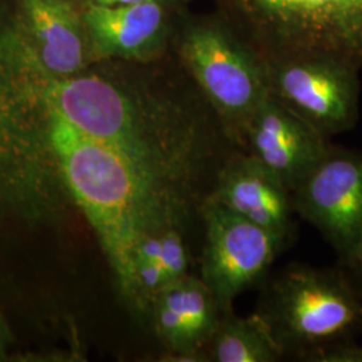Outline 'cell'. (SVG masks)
I'll return each mask as SVG.
<instances>
[{
  "mask_svg": "<svg viewBox=\"0 0 362 362\" xmlns=\"http://www.w3.org/2000/svg\"><path fill=\"white\" fill-rule=\"evenodd\" d=\"M294 211L346 260L362 238V155L330 145L291 192Z\"/></svg>",
  "mask_w": 362,
  "mask_h": 362,
  "instance_id": "8992f818",
  "label": "cell"
},
{
  "mask_svg": "<svg viewBox=\"0 0 362 362\" xmlns=\"http://www.w3.org/2000/svg\"><path fill=\"white\" fill-rule=\"evenodd\" d=\"M189 250L182 228L169 227L145 236L133 258L132 311L149 317L156 294L188 275Z\"/></svg>",
  "mask_w": 362,
  "mask_h": 362,
  "instance_id": "7c38bea8",
  "label": "cell"
},
{
  "mask_svg": "<svg viewBox=\"0 0 362 362\" xmlns=\"http://www.w3.org/2000/svg\"><path fill=\"white\" fill-rule=\"evenodd\" d=\"M223 314L207 285L191 274L160 290L149 310L156 334L173 354L187 360L206 357Z\"/></svg>",
  "mask_w": 362,
  "mask_h": 362,
  "instance_id": "9c48e42d",
  "label": "cell"
},
{
  "mask_svg": "<svg viewBox=\"0 0 362 362\" xmlns=\"http://www.w3.org/2000/svg\"><path fill=\"white\" fill-rule=\"evenodd\" d=\"M264 61L270 95L288 110L329 139L356 127L360 113L358 69L320 55Z\"/></svg>",
  "mask_w": 362,
  "mask_h": 362,
  "instance_id": "277c9868",
  "label": "cell"
},
{
  "mask_svg": "<svg viewBox=\"0 0 362 362\" xmlns=\"http://www.w3.org/2000/svg\"><path fill=\"white\" fill-rule=\"evenodd\" d=\"M199 211L204 224L200 279L227 313L233 310L235 298L264 279L286 246L209 196Z\"/></svg>",
  "mask_w": 362,
  "mask_h": 362,
  "instance_id": "5b68a950",
  "label": "cell"
},
{
  "mask_svg": "<svg viewBox=\"0 0 362 362\" xmlns=\"http://www.w3.org/2000/svg\"><path fill=\"white\" fill-rule=\"evenodd\" d=\"M86 1H88V4L115 7V6H127V4L145 3V1H158V0H86Z\"/></svg>",
  "mask_w": 362,
  "mask_h": 362,
  "instance_id": "9a60e30c",
  "label": "cell"
},
{
  "mask_svg": "<svg viewBox=\"0 0 362 362\" xmlns=\"http://www.w3.org/2000/svg\"><path fill=\"white\" fill-rule=\"evenodd\" d=\"M207 196L272 233L285 246L294 236L291 192L245 151L220 163Z\"/></svg>",
  "mask_w": 362,
  "mask_h": 362,
  "instance_id": "ba28073f",
  "label": "cell"
},
{
  "mask_svg": "<svg viewBox=\"0 0 362 362\" xmlns=\"http://www.w3.org/2000/svg\"><path fill=\"white\" fill-rule=\"evenodd\" d=\"M264 59L320 55L362 69V0H227Z\"/></svg>",
  "mask_w": 362,
  "mask_h": 362,
  "instance_id": "7a4b0ae2",
  "label": "cell"
},
{
  "mask_svg": "<svg viewBox=\"0 0 362 362\" xmlns=\"http://www.w3.org/2000/svg\"><path fill=\"white\" fill-rule=\"evenodd\" d=\"M257 313L284 354L297 360L362 333L361 293L337 269L286 267L266 287Z\"/></svg>",
  "mask_w": 362,
  "mask_h": 362,
  "instance_id": "6da1fadb",
  "label": "cell"
},
{
  "mask_svg": "<svg viewBox=\"0 0 362 362\" xmlns=\"http://www.w3.org/2000/svg\"><path fill=\"white\" fill-rule=\"evenodd\" d=\"M181 55L224 134L242 145L247 124L270 95L267 64L248 42L218 22L188 28Z\"/></svg>",
  "mask_w": 362,
  "mask_h": 362,
  "instance_id": "3957f363",
  "label": "cell"
},
{
  "mask_svg": "<svg viewBox=\"0 0 362 362\" xmlns=\"http://www.w3.org/2000/svg\"><path fill=\"white\" fill-rule=\"evenodd\" d=\"M206 357L215 362H275L285 354L258 313L236 317L231 310L223 314Z\"/></svg>",
  "mask_w": 362,
  "mask_h": 362,
  "instance_id": "4fadbf2b",
  "label": "cell"
},
{
  "mask_svg": "<svg viewBox=\"0 0 362 362\" xmlns=\"http://www.w3.org/2000/svg\"><path fill=\"white\" fill-rule=\"evenodd\" d=\"M242 145L293 192L332 144L329 137L269 95L247 124Z\"/></svg>",
  "mask_w": 362,
  "mask_h": 362,
  "instance_id": "52a82bcc",
  "label": "cell"
},
{
  "mask_svg": "<svg viewBox=\"0 0 362 362\" xmlns=\"http://www.w3.org/2000/svg\"><path fill=\"white\" fill-rule=\"evenodd\" d=\"M4 349H6V336H4V330L0 325V358L4 357Z\"/></svg>",
  "mask_w": 362,
  "mask_h": 362,
  "instance_id": "e0dca14e",
  "label": "cell"
},
{
  "mask_svg": "<svg viewBox=\"0 0 362 362\" xmlns=\"http://www.w3.org/2000/svg\"><path fill=\"white\" fill-rule=\"evenodd\" d=\"M82 21L89 43L100 57L139 58L158 45L164 10L158 1L115 7L88 4Z\"/></svg>",
  "mask_w": 362,
  "mask_h": 362,
  "instance_id": "8fae6325",
  "label": "cell"
},
{
  "mask_svg": "<svg viewBox=\"0 0 362 362\" xmlns=\"http://www.w3.org/2000/svg\"><path fill=\"white\" fill-rule=\"evenodd\" d=\"M344 262L351 269H354V270H357V272L362 274V238L360 243L356 247V250L353 251V254Z\"/></svg>",
  "mask_w": 362,
  "mask_h": 362,
  "instance_id": "2e32d148",
  "label": "cell"
},
{
  "mask_svg": "<svg viewBox=\"0 0 362 362\" xmlns=\"http://www.w3.org/2000/svg\"><path fill=\"white\" fill-rule=\"evenodd\" d=\"M35 61L54 77L78 74L88 59L86 30L70 0H23Z\"/></svg>",
  "mask_w": 362,
  "mask_h": 362,
  "instance_id": "30bf717a",
  "label": "cell"
},
{
  "mask_svg": "<svg viewBox=\"0 0 362 362\" xmlns=\"http://www.w3.org/2000/svg\"><path fill=\"white\" fill-rule=\"evenodd\" d=\"M299 360L308 362H362V344L353 338L313 350Z\"/></svg>",
  "mask_w": 362,
  "mask_h": 362,
  "instance_id": "5bb4252c",
  "label": "cell"
}]
</instances>
